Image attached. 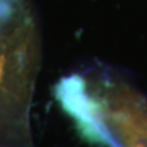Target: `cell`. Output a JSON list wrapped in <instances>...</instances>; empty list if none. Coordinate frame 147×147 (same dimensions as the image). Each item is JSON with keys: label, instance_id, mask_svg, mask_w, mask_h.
Instances as JSON below:
<instances>
[{"label": "cell", "instance_id": "6da1fadb", "mask_svg": "<svg viewBox=\"0 0 147 147\" xmlns=\"http://www.w3.org/2000/svg\"><path fill=\"white\" fill-rule=\"evenodd\" d=\"M54 94L86 141L103 147H123L105 123L104 105L87 92L82 76L74 74L63 77L55 86Z\"/></svg>", "mask_w": 147, "mask_h": 147}, {"label": "cell", "instance_id": "7a4b0ae2", "mask_svg": "<svg viewBox=\"0 0 147 147\" xmlns=\"http://www.w3.org/2000/svg\"><path fill=\"white\" fill-rule=\"evenodd\" d=\"M105 120L123 147H147V107L126 94L105 110Z\"/></svg>", "mask_w": 147, "mask_h": 147}]
</instances>
